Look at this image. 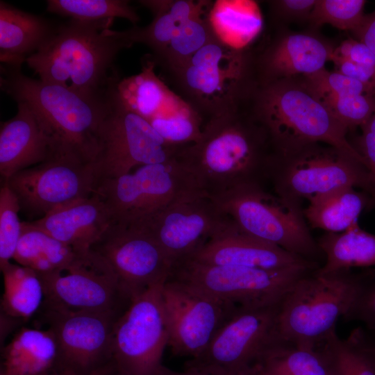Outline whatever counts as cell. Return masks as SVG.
<instances>
[{
    "instance_id": "cell-1",
    "label": "cell",
    "mask_w": 375,
    "mask_h": 375,
    "mask_svg": "<svg viewBox=\"0 0 375 375\" xmlns=\"http://www.w3.org/2000/svg\"><path fill=\"white\" fill-rule=\"evenodd\" d=\"M274 154L267 131L246 105L206 122L199 140L185 145L179 158L212 197L242 185H264Z\"/></svg>"
},
{
    "instance_id": "cell-2",
    "label": "cell",
    "mask_w": 375,
    "mask_h": 375,
    "mask_svg": "<svg viewBox=\"0 0 375 375\" xmlns=\"http://www.w3.org/2000/svg\"><path fill=\"white\" fill-rule=\"evenodd\" d=\"M113 20L71 19L55 27L26 62L43 81L88 97L108 99L122 79L115 65L116 57L133 45L124 31L110 29Z\"/></svg>"
},
{
    "instance_id": "cell-3",
    "label": "cell",
    "mask_w": 375,
    "mask_h": 375,
    "mask_svg": "<svg viewBox=\"0 0 375 375\" xmlns=\"http://www.w3.org/2000/svg\"><path fill=\"white\" fill-rule=\"evenodd\" d=\"M1 90L33 110L52 142L54 156H72L94 164L99 151V128L116 88L108 99H94L28 77L21 68L1 65Z\"/></svg>"
},
{
    "instance_id": "cell-4",
    "label": "cell",
    "mask_w": 375,
    "mask_h": 375,
    "mask_svg": "<svg viewBox=\"0 0 375 375\" xmlns=\"http://www.w3.org/2000/svg\"><path fill=\"white\" fill-rule=\"evenodd\" d=\"M247 106L267 131L275 152L322 142L348 153L365 165L347 138L348 130L301 76L258 83Z\"/></svg>"
},
{
    "instance_id": "cell-5",
    "label": "cell",
    "mask_w": 375,
    "mask_h": 375,
    "mask_svg": "<svg viewBox=\"0 0 375 375\" xmlns=\"http://www.w3.org/2000/svg\"><path fill=\"white\" fill-rule=\"evenodd\" d=\"M164 74L203 124L244 106L258 85L253 51L232 47L218 36Z\"/></svg>"
},
{
    "instance_id": "cell-6",
    "label": "cell",
    "mask_w": 375,
    "mask_h": 375,
    "mask_svg": "<svg viewBox=\"0 0 375 375\" xmlns=\"http://www.w3.org/2000/svg\"><path fill=\"white\" fill-rule=\"evenodd\" d=\"M316 270L298 280L279 306L280 336L284 342L299 347H319L375 278L372 269L327 274Z\"/></svg>"
},
{
    "instance_id": "cell-7",
    "label": "cell",
    "mask_w": 375,
    "mask_h": 375,
    "mask_svg": "<svg viewBox=\"0 0 375 375\" xmlns=\"http://www.w3.org/2000/svg\"><path fill=\"white\" fill-rule=\"evenodd\" d=\"M210 198L240 231L308 260L320 265V260H324L302 205L256 184L240 186Z\"/></svg>"
},
{
    "instance_id": "cell-8",
    "label": "cell",
    "mask_w": 375,
    "mask_h": 375,
    "mask_svg": "<svg viewBox=\"0 0 375 375\" xmlns=\"http://www.w3.org/2000/svg\"><path fill=\"white\" fill-rule=\"evenodd\" d=\"M268 181L275 194L299 205L343 187L360 188L371 197L374 188L369 172L360 160L322 142L275 152Z\"/></svg>"
},
{
    "instance_id": "cell-9",
    "label": "cell",
    "mask_w": 375,
    "mask_h": 375,
    "mask_svg": "<svg viewBox=\"0 0 375 375\" xmlns=\"http://www.w3.org/2000/svg\"><path fill=\"white\" fill-rule=\"evenodd\" d=\"M280 303L238 307L206 349L185 369L208 375H257L283 341L278 331Z\"/></svg>"
},
{
    "instance_id": "cell-10",
    "label": "cell",
    "mask_w": 375,
    "mask_h": 375,
    "mask_svg": "<svg viewBox=\"0 0 375 375\" xmlns=\"http://www.w3.org/2000/svg\"><path fill=\"white\" fill-rule=\"evenodd\" d=\"M94 192L107 206L112 223L125 225L178 201L206 194L178 156L120 176L101 178Z\"/></svg>"
},
{
    "instance_id": "cell-11",
    "label": "cell",
    "mask_w": 375,
    "mask_h": 375,
    "mask_svg": "<svg viewBox=\"0 0 375 375\" xmlns=\"http://www.w3.org/2000/svg\"><path fill=\"white\" fill-rule=\"evenodd\" d=\"M319 267L299 265L267 269L206 265L183 259L174 264L168 279L238 307H260L280 303L298 280Z\"/></svg>"
},
{
    "instance_id": "cell-12",
    "label": "cell",
    "mask_w": 375,
    "mask_h": 375,
    "mask_svg": "<svg viewBox=\"0 0 375 375\" xmlns=\"http://www.w3.org/2000/svg\"><path fill=\"white\" fill-rule=\"evenodd\" d=\"M40 309L56 345V375H115L113 334L123 312L73 311L44 302Z\"/></svg>"
},
{
    "instance_id": "cell-13",
    "label": "cell",
    "mask_w": 375,
    "mask_h": 375,
    "mask_svg": "<svg viewBox=\"0 0 375 375\" xmlns=\"http://www.w3.org/2000/svg\"><path fill=\"white\" fill-rule=\"evenodd\" d=\"M151 286L133 297L116 322L112 340L115 375H160L169 331L162 290Z\"/></svg>"
},
{
    "instance_id": "cell-14",
    "label": "cell",
    "mask_w": 375,
    "mask_h": 375,
    "mask_svg": "<svg viewBox=\"0 0 375 375\" xmlns=\"http://www.w3.org/2000/svg\"><path fill=\"white\" fill-rule=\"evenodd\" d=\"M184 146L168 142L146 119L129 110L116 88L99 128V151L94 164L100 179L117 177L135 167L173 159Z\"/></svg>"
},
{
    "instance_id": "cell-15",
    "label": "cell",
    "mask_w": 375,
    "mask_h": 375,
    "mask_svg": "<svg viewBox=\"0 0 375 375\" xmlns=\"http://www.w3.org/2000/svg\"><path fill=\"white\" fill-rule=\"evenodd\" d=\"M100 178L94 164L54 156L3 181L16 194L21 210L45 215L56 208L94 193Z\"/></svg>"
},
{
    "instance_id": "cell-16",
    "label": "cell",
    "mask_w": 375,
    "mask_h": 375,
    "mask_svg": "<svg viewBox=\"0 0 375 375\" xmlns=\"http://www.w3.org/2000/svg\"><path fill=\"white\" fill-rule=\"evenodd\" d=\"M129 225L150 234L174 264L236 227L206 194L178 201Z\"/></svg>"
},
{
    "instance_id": "cell-17",
    "label": "cell",
    "mask_w": 375,
    "mask_h": 375,
    "mask_svg": "<svg viewBox=\"0 0 375 375\" xmlns=\"http://www.w3.org/2000/svg\"><path fill=\"white\" fill-rule=\"evenodd\" d=\"M90 249L110 265L130 301L151 286L165 283L174 265L150 234L130 225L112 223Z\"/></svg>"
},
{
    "instance_id": "cell-18",
    "label": "cell",
    "mask_w": 375,
    "mask_h": 375,
    "mask_svg": "<svg viewBox=\"0 0 375 375\" xmlns=\"http://www.w3.org/2000/svg\"><path fill=\"white\" fill-rule=\"evenodd\" d=\"M162 295L169 331L168 347L176 356L198 357L238 306L183 283L168 279Z\"/></svg>"
},
{
    "instance_id": "cell-19",
    "label": "cell",
    "mask_w": 375,
    "mask_h": 375,
    "mask_svg": "<svg viewBox=\"0 0 375 375\" xmlns=\"http://www.w3.org/2000/svg\"><path fill=\"white\" fill-rule=\"evenodd\" d=\"M38 275L44 287V302L55 307L123 312L130 302L112 268L92 249L68 268Z\"/></svg>"
},
{
    "instance_id": "cell-20",
    "label": "cell",
    "mask_w": 375,
    "mask_h": 375,
    "mask_svg": "<svg viewBox=\"0 0 375 375\" xmlns=\"http://www.w3.org/2000/svg\"><path fill=\"white\" fill-rule=\"evenodd\" d=\"M335 47L309 33H280L253 51L258 83L308 76L325 68Z\"/></svg>"
},
{
    "instance_id": "cell-21",
    "label": "cell",
    "mask_w": 375,
    "mask_h": 375,
    "mask_svg": "<svg viewBox=\"0 0 375 375\" xmlns=\"http://www.w3.org/2000/svg\"><path fill=\"white\" fill-rule=\"evenodd\" d=\"M199 263L279 269L319 265L240 231L237 226L206 242L189 257Z\"/></svg>"
},
{
    "instance_id": "cell-22",
    "label": "cell",
    "mask_w": 375,
    "mask_h": 375,
    "mask_svg": "<svg viewBox=\"0 0 375 375\" xmlns=\"http://www.w3.org/2000/svg\"><path fill=\"white\" fill-rule=\"evenodd\" d=\"M54 155L52 142L37 115L26 103L17 102L16 115L1 123L0 174L3 181Z\"/></svg>"
},
{
    "instance_id": "cell-23",
    "label": "cell",
    "mask_w": 375,
    "mask_h": 375,
    "mask_svg": "<svg viewBox=\"0 0 375 375\" xmlns=\"http://www.w3.org/2000/svg\"><path fill=\"white\" fill-rule=\"evenodd\" d=\"M31 222L59 241L78 251H88L112 220L107 206L94 192L56 208Z\"/></svg>"
},
{
    "instance_id": "cell-24",
    "label": "cell",
    "mask_w": 375,
    "mask_h": 375,
    "mask_svg": "<svg viewBox=\"0 0 375 375\" xmlns=\"http://www.w3.org/2000/svg\"><path fill=\"white\" fill-rule=\"evenodd\" d=\"M150 55L143 58L140 73L122 78L117 92L122 103L147 121L170 118L192 107L156 74Z\"/></svg>"
},
{
    "instance_id": "cell-25",
    "label": "cell",
    "mask_w": 375,
    "mask_h": 375,
    "mask_svg": "<svg viewBox=\"0 0 375 375\" xmlns=\"http://www.w3.org/2000/svg\"><path fill=\"white\" fill-rule=\"evenodd\" d=\"M46 19L0 2V60L3 65L21 68L53 33Z\"/></svg>"
},
{
    "instance_id": "cell-26",
    "label": "cell",
    "mask_w": 375,
    "mask_h": 375,
    "mask_svg": "<svg viewBox=\"0 0 375 375\" xmlns=\"http://www.w3.org/2000/svg\"><path fill=\"white\" fill-rule=\"evenodd\" d=\"M140 3L153 15L150 24L144 27L137 25L124 33L133 45L147 46L153 58L160 56L168 47L180 26L188 19L211 6L206 0H144Z\"/></svg>"
},
{
    "instance_id": "cell-27",
    "label": "cell",
    "mask_w": 375,
    "mask_h": 375,
    "mask_svg": "<svg viewBox=\"0 0 375 375\" xmlns=\"http://www.w3.org/2000/svg\"><path fill=\"white\" fill-rule=\"evenodd\" d=\"M56 345L48 329L24 327L3 348V375H56Z\"/></svg>"
},
{
    "instance_id": "cell-28",
    "label": "cell",
    "mask_w": 375,
    "mask_h": 375,
    "mask_svg": "<svg viewBox=\"0 0 375 375\" xmlns=\"http://www.w3.org/2000/svg\"><path fill=\"white\" fill-rule=\"evenodd\" d=\"M90 251H81L54 238L31 222H22L13 260L38 274L68 268Z\"/></svg>"
},
{
    "instance_id": "cell-29",
    "label": "cell",
    "mask_w": 375,
    "mask_h": 375,
    "mask_svg": "<svg viewBox=\"0 0 375 375\" xmlns=\"http://www.w3.org/2000/svg\"><path fill=\"white\" fill-rule=\"evenodd\" d=\"M303 209L308 226L328 233H340L357 222L369 209L370 196L351 187H343L313 197Z\"/></svg>"
},
{
    "instance_id": "cell-30",
    "label": "cell",
    "mask_w": 375,
    "mask_h": 375,
    "mask_svg": "<svg viewBox=\"0 0 375 375\" xmlns=\"http://www.w3.org/2000/svg\"><path fill=\"white\" fill-rule=\"evenodd\" d=\"M317 241L324 257L319 274L375 266V235L358 222L343 232H325Z\"/></svg>"
},
{
    "instance_id": "cell-31",
    "label": "cell",
    "mask_w": 375,
    "mask_h": 375,
    "mask_svg": "<svg viewBox=\"0 0 375 375\" xmlns=\"http://www.w3.org/2000/svg\"><path fill=\"white\" fill-rule=\"evenodd\" d=\"M321 345L334 375H375V339L363 326L354 328L344 339L334 329Z\"/></svg>"
},
{
    "instance_id": "cell-32",
    "label": "cell",
    "mask_w": 375,
    "mask_h": 375,
    "mask_svg": "<svg viewBox=\"0 0 375 375\" xmlns=\"http://www.w3.org/2000/svg\"><path fill=\"white\" fill-rule=\"evenodd\" d=\"M3 292L1 308L10 317L27 320L42 306L44 291L42 281L34 270L9 262L1 268Z\"/></svg>"
},
{
    "instance_id": "cell-33",
    "label": "cell",
    "mask_w": 375,
    "mask_h": 375,
    "mask_svg": "<svg viewBox=\"0 0 375 375\" xmlns=\"http://www.w3.org/2000/svg\"><path fill=\"white\" fill-rule=\"evenodd\" d=\"M213 4L184 22L160 56L150 55L156 67L163 73L176 69L217 36L210 20Z\"/></svg>"
},
{
    "instance_id": "cell-34",
    "label": "cell",
    "mask_w": 375,
    "mask_h": 375,
    "mask_svg": "<svg viewBox=\"0 0 375 375\" xmlns=\"http://www.w3.org/2000/svg\"><path fill=\"white\" fill-rule=\"evenodd\" d=\"M260 375H334L323 347H299L282 341L263 364Z\"/></svg>"
},
{
    "instance_id": "cell-35",
    "label": "cell",
    "mask_w": 375,
    "mask_h": 375,
    "mask_svg": "<svg viewBox=\"0 0 375 375\" xmlns=\"http://www.w3.org/2000/svg\"><path fill=\"white\" fill-rule=\"evenodd\" d=\"M47 11L71 19L96 22L124 18L135 24L140 20L126 0H48Z\"/></svg>"
},
{
    "instance_id": "cell-36",
    "label": "cell",
    "mask_w": 375,
    "mask_h": 375,
    "mask_svg": "<svg viewBox=\"0 0 375 375\" xmlns=\"http://www.w3.org/2000/svg\"><path fill=\"white\" fill-rule=\"evenodd\" d=\"M215 3L227 17V38L224 42L235 48H246L262 28L257 4L251 1H221Z\"/></svg>"
},
{
    "instance_id": "cell-37",
    "label": "cell",
    "mask_w": 375,
    "mask_h": 375,
    "mask_svg": "<svg viewBox=\"0 0 375 375\" xmlns=\"http://www.w3.org/2000/svg\"><path fill=\"white\" fill-rule=\"evenodd\" d=\"M365 3L364 0H317L308 22L314 28L328 24L352 33L363 19Z\"/></svg>"
},
{
    "instance_id": "cell-38",
    "label": "cell",
    "mask_w": 375,
    "mask_h": 375,
    "mask_svg": "<svg viewBox=\"0 0 375 375\" xmlns=\"http://www.w3.org/2000/svg\"><path fill=\"white\" fill-rule=\"evenodd\" d=\"M21 210L19 200L5 183L0 190V268L13 259L22 235V223L18 217Z\"/></svg>"
},
{
    "instance_id": "cell-39",
    "label": "cell",
    "mask_w": 375,
    "mask_h": 375,
    "mask_svg": "<svg viewBox=\"0 0 375 375\" xmlns=\"http://www.w3.org/2000/svg\"><path fill=\"white\" fill-rule=\"evenodd\" d=\"M308 88L322 101L375 92V88L326 68L308 76H301Z\"/></svg>"
},
{
    "instance_id": "cell-40",
    "label": "cell",
    "mask_w": 375,
    "mask_h": 375,
    "mask_svg": "<svg viewBox=\"0 0 375 375\" xmlns=\"http://www.w3.org/2000/svg\"><path fill=\"white\" fill-rule=\"evenodd\" d=\"M323 102L348 131L360 128L375 112V92L333 98Z\"/></svg>"
},
{
    "instance_id": "cell-41",
    "label": "cell",
    "mask_w": 375,
    "mask_h": 375,
    "mask_svg": "<svg viewBox=\"0 0 375 375\" xmlns=\"http://www.w3.org/2000/svg\"><path fill=\"white\" fill-rule=\"evenodd\" d=\"M317 0L269 1L270 15L276 22H308Z\"/></svg>"
},
{
    "instance_id": "cell-42",
    "label": "cell",
    "mask_w": 375,
    "mask_h": 375,
    "mask_svg": "<svg viewBox=\"0 0 375 375\" xmlns=\"http://www.w3.org/2000/svg\"><path fill=\"white\" fill-rule=\"evenodd\" d=\"M342 319L359 322L367 331L375 333V278L363 288Z\"/></svg>"
},
{
    "instance_id": "cell-43",
    "label": "cell",
    "mask_w": 375,
    "mask_h": 375,
    "mask_svg": "<svg viewBox=\"0 0 375 375\" xmlns=\"http://www.w3.org/2000/svg\"><path fill=\"white\" fill-rule=\"evenodd\" d=\"M360 128L361 134L353 147L363 159L372 179L374 188L369 207L372 209L375 207V112Z\"/></svg>"
},
{
    "instance_id": "cell-44",
    "label": "cell",
    "mask_w": 375,
    "mask_h": 375,
    "mask_svg": "<svg viewBox=\"0 0 375 375\" xmlns=\"http://www.w3.org/2000/svg\"><path fill=\"white\" fill-rule=\"evenodd\" d=\"M334 58L375 68V54L364 43L351 38L335 47L331 60Z\"/></svg>"
},
{
    "instance_id": "cell-45",
    "label": "cell",
    "mask_w": 375,
    "mask_h": 375,
    "mask_svg": "<svg viewBox=\"0 0 375 375\" xmlns=\"http://www.w3.org/2000/svg\"><path fill=\"white\" fill-rule=\"evenodd\" d=\"M352 33L356 40L364 43L375 54V10L365 15L362 22Z\"/></svg>"
},
{
    "instance_id": "cell-46",
    "label": "cell",
    "mask_w": 375,
    "mask_h": 375,
    "mask_svg": "<svg viewBox=\"0 0 375 375\" xmlns=\"http://www.w3.org/2000/svg\"><path fill=\"white\" fill-rule=\"evenodd\" d=\"M160 375H208L199 372L185 369L183 372L174 371L164 366L161 370ZM260 375V374H257Z\"/></svg>"
},
{
    "instance_id": "cell-47",
    "label": "cell",
    "mask_w": 375,
    "mask_h": 375,
    "mask_svg": "<svg viewBox=\"0 0 375 375\" xmlns=\"http://www.w3.org/2000/svg\"><path fill=\"white\" fill-rule=\"evenodd\" d=\"M369 332V331H368ZM372 336L373 338L375 339V333H369Z\"/></svg>"
},
{
    "instance_id": "cell-48",
    "label": "cell",
    "mask_w": 375,
    "mask_h": 375,
    "mask_svg": "<svg viewBox=\"0 0 375 375\" xmlns=\"http://www.w3.org/2000/svg\"><path fill=\"white\" fill-rule=\"evenodd\" d=\"M0 375H3V374H0Z\"/></svg>"
}]
</instances>
